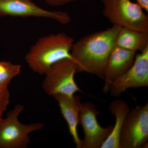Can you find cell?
<instances>
[{"mask_svg": "<svg viewBox=\"0 0 148 148\" xmlns=\"http://www.w3.org/2000/svg\"><path fill=\"white\" fill-rule=\"evenodd\" d=\"M121 27L113 25L106 30L82 37L73 43L71 54L78 72H86L104 79L106 63Z\"/></svg>", "mask_w": 148, "mask_h": 148, "instance_id": "obj_1", "label": "cell"}, {"mask_svg": "<svg viewBox=\"0 0 148 148\" xmlns=\"http://www.w3.org/2000/svg\"><path fill=\"white\" fill-rule=\"evenodd\" d=\"M74 42L73 38L63 33L42 37L31 47L25 60L33 72L45 75L56 62L73 60L71 49Z\"/></svg>", "mask_w": 148, "mask_h": 148, "instance_id": "obj_2", "label": "cell"}, {"mask_svg": "<svg viewBox=\"0 0 148 148\" xmlns=\"http://www.w3.org/2000/svg\"><path fill=\"white\" fill-rule=\"evenodd\" d=\"M24 108L22 105L17 104L8 112L5 118L0 120V148H27L31 139L29 134L44 127L42 123H21L18 117Z\"/></svg>", "mask_w": 148, "mask_h": 148, "instance_id": "obj_3", "label": "cell"}, {"mask_svg": "<svg viewBox=\"0 0 148 148\" xmlns=\"http://www.w3.org/2000/svg\"><path fill=\"white\" fill-rule=\"evenodd\" d=\"M103 14L113 25L148 32V16L130 0H102Z\"/></svg>", "mask_w": 148, "mask_h": 148, "instance_id": "obj_4", "label": "cell"}, {"mask_svg": "<svg viewBox=\"0 0 148 148\" xmlns=\"http://www.w3.org/2000/svg\"><path fill=\"white\" fill-rule=\"evenodd\" d=\"M78 72L76 64L69 58L56 62L45 74L42 87L48 95L58 93L71 96L80 91L75 82V75Z\"/></svg>", "mask_w": 148, "mask_h": 148, "instance_id": "obj_5", "label": "cell"}, {"mask_svg": "<svg viewBox=\"0 0 148 148\" xmlns=\"http://www.w3.org/2000/svg\"><path fill=\"white\" fill-rule=\"evenodd\" d=\"M148 139V103L130 110L122 128L120 148H140Z\"/></svg>", "mask_w": 148, "mask_h": 148, "instance_id": "obj_6", "label": "cell"}, {"mask_svg": "<svg viewBox=\"0 0 148 148\" xmlns=\"http://www.w3.org/2000/svg\"><path fill=\"white\" fill-rule=\"evenodd\" d=\"M148 86V47L135 56L133 65L124 73L115 80L109 92L119 98L129 88Z\"/></svg>", "mask_w": 148, "mask_h": 148, "instance_id": "obj_7", "label": "cell"}, {"mask_svg": "<svg viewBox=\"0 0 148 148\" xmlns=\"http://www.w3.org/2000/svg\"><path fill=\"white\" fill-rule=\"evenodd\" d=\"M99 114L92 103H81L79 124L84 133L82 148H101L112 130V125L103 127L99 125L97 119Z\"/></svg>", "mask_w": 148, "mask_h": 148, "instance_id": "obj_8", "label": "cell"}, {"mask_svg": "<svg viewBox=\"0 0 148 148\" xmlns=\"http://www.w3.org/2000/svg\"><path fill=\"white\" fill-rule=\"evenodd\" d=\"M6 16L45 17L63 24H68L71 21V17L66 12L45 10L32 0H0V17Z\"/></svg>", "mask_w": 148, "mask_h": 148, "instance_id": "obj_9", "label": "cell"}, {"mask_svg": "<svg viewBox=\"0 0 148 148\" xmlns=\"http://www.w3.org/2000/svg\"><path fill=\"white\" fill-rule=\"evenodd\" d=\"M136 52L114 45L109 56L104 72V93L109 92L110 87L114 81L132 66Z\"/></svg>", "mask_w": 148, "mask_h": 148, "instance_id": "obj_10", "label": "cell"}, {"mask_svg": "<svg viewBox=\"0 0 148 148\" xmlns=\"http://www.w3.org/2000/svg\"><path fill=\"white\" fill-rule=\"evenodd\" d=\"M52 96L58 102L60 111L68 124L69 132L77 148H82V140L80 139L77 132L79 124L80 97L58 93Z\"/></svg>", "mask_w": 148, "mask_h": 148, "instance_id": "obj_11", "label": "cell"}, {"mask_svg": "<svg viewBox=\"0 0 148 148\" xmlns=\"http://www.w3.org/2000/svg\"><path fill=\"white\" fill-rule=\"evenodd\" d=\"M109 109L110 112L115 118V123L110 134L101 148H120L121 132L125 120L130 110L127 103L120 99H116L112 102Z\"/></svg>", "mask_w": 148, "mask_h": 148, "instance_id": "obj_12", "label": "cell"}, {"mask_svg": "<svg viewBox=\"0 0 148 148\" xmlns=\"http://www.w3.org/2000/svg\"><path fill=\"white\" fill-rule=\"evenodd\" d=\"M114 45L135 52H142L148 47V32L122 27L116 38Z\"/></svg>", "mask_w": 148, "mask_h": 148, "instance_id": "obj_13", "label": "cell"}, {"mask_svg": "<svg viewBox=\"0 0 148 148\" xmlns=\"http://www.w3.org/2000/svg\"><path fill=\"white\" fill-rule=\"evenodd\" d=\"M10 97L8 86H0V120L9 104Z\"/></svg>", "mask_w": 148, "mask_h": 148, "instance_id": "obj_14", "label": "cell"}, {"mask_svg": "<svg viewBox=\"0 0 148 148\" xmlns=\"http://www.w3.org/2000/svg\"><path fill=\"white\" fill-rule=\"evenodd\" d=\"M48 4L54 6L64 5L71 2L79 1H87V0H44Z\"/></svg>", "mask_w": 148, "mask_h": 148, "instance_id": "obj_15", "label": "cell"}, {"mask_svg": "<svg viewBox=\"0 0 148 148\" xmlns=\"http://www.w3.org/2000/svg\"><path fill=\"white\" fill-rule=\"evenodd\" d=\"M137 3L142 8L143 10L148 12V0H136Z\"/></svg>", "mask_w": 148, "mask_h": 148, "instance_id": "obj_16", "label": "cell"}, {"mask_svg": "<svg viewBox=\"0 0 148 148\" xmlns=\"http://www.w3.org/2000/svg\"><path fill=\"white\" fill-rule=\"evenodd\" d=\"M4 69V64L3 61H0V78L2 75Z\"/></svg>", "mask_w": 148, "mask_h": 148, "instance_id": "obj_17", "label": "cell"}]
</instances>
